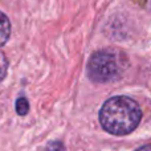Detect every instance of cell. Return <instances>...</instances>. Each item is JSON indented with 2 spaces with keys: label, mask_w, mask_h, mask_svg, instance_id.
Wrapping results in <instances>:
<instances>
[{
  "label": "cell",
  "mask_w": 151,
  "mask_h": 151,
  "mask_svg": "<svg viewBox=\"0 0 151 151\" xmlns=\"http://www.w3.org/2000/svg\"><path fill=\"white\" fill-rule=\"evenodd\" d=\"M142 118L138 102L130 97L117 96L107 99L99 110L101 126L113 135H126L137 129Z\"/></svg>",
  "instance_id": "cell-1"
},
{
  "label": "cell",
  "mask_w": 151,
  "mask_h": 151,
  "mask_svg": "<svg viewBox=\"0 0 151 151\" xmlns=\"http://www.w3.org/2000/svg\"><path fill=\"white\" fill-rule=\"evenodd\" d=\"M129 68V58L117 49H102L94 52L88 63L89 78L94 82L115 81Z\"/></svg>",
  "instance_id": "cell-2"
},
{
  "label": "cell",
  "mask_w": 151,
  "mask_h": 151,
  "mask_svg": "<svg viewBox=\"0 0 151 151\" xmlns=\"http://www.w3.org/2000/svg\"><path fill=\"white\" fill-rule=\"evenodd\" d=\"M11 33V24L8 17L3 12H0V47L7 42V40L9 39Z\"/></svg>",
  "instance_id": "cell-3"
},
{
  "label": "cell",
  "mask_w": 151,
  "mask_h": 151,
  "mask_svg": "<svg viewBox=\"0 0 151 151\" xmlns=\"http://www.w3.org/2000/svg\"><path fill=\"white\" fill-rule=\"evenodd\" d=\"M7 69H8V63L5 56L0 52V82L4 80V77L7 76Z\"/></svg>",
  "instance_id": "cell-4"
},
{
  "label": "cell",
  "mask_w": 151,
  "mask_h": 151,
  "mask_svg": "<svg viewBox=\"0 0 151 151\" xmlns=\"http://www.w3.org/2000/svg\"><path fill=\"white\" fill-rule=\"evenodd\" d=\"M16 106H17V113L20 115L27 114V111H28V102H27L25 98H19Z\"/></svg>",
  "instance_id": "cell-5"
},
{
  "label": "cell",
  "mask_w": 151,
  "mask_h": 151,
  "mask_svg": "<svg viewBox=\"0 0 151 151\" xmlns=\"http://www.w3.org/2000/svg\"><path fill=\"white\" fill-rule=\"evenodd\" d=\"M135 151H151V145H146V146H142V147H139L138 150H135Z\"/></svg>",
  "instance_id": "cell-6"
}]
</instances>
